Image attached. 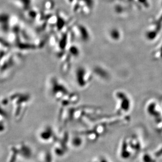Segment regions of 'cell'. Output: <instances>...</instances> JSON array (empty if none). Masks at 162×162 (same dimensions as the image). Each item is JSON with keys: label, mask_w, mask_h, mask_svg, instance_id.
Instances as JSON below:
<instances>
[{"label": "cell", "mask_w": 162, "mask_h": 162, "mask_svg": "<svg viewBox=\"0 0 162 162\" xmlns=\"http://www.w3.org/2000/svg\"><path fill=\"white\" fill-rule=\"evenodd\" d=\"M33 157V151L31 146L22 142L10 146L7 162H25L31 160Z\"/></svg>", "instance_id": "6da1fadb"}, {"label": "cell", "mask_w": 162, "mask_h": 162, "mask_svg": "<svg viewBox=\"0 0 162 162\" xmlns=\"http://www.w3.org/2000/svg\"><path fill=\"white\" fill-rule=\"evenodd\" d=\"M36 162H53V154L47 149H42L37 155Z\"/></svg>", "instance_id": "277c9868"}, {"label": "cell", "mask_w": 162, "mask_h": 162, "mask_svg": "<svg viewBox=\"0 0 162 162\" xmlns=\"http://www.w3.org/2000/svg\"><path fill=\"white\" fill-rule=\"evenodd\" d=\"M55 132L51 127H44L38 134V139L41 143L45 144H53L57 139Z\"/></svg>", "instance_id": "3957f363"}, {"label": "cell", "mask_w": 162, "mask_h": 162, "mask_svg": "<svg viewBox=\"0 0 162 162\" xmlns=\"http://www.w3.org/2000/svg\"><path fill=\"white\" fill-rule=\"evenodd\" d=\"M91 162H108V161L103 157L100 156L94 158Z\"/></svg>", "instance_id": "8992f818"}, {"label": "cell", "mask_w": 162, "mask_h": 162, "mask_svg": "<svg viewBox=\"0 0 162 162\" xmlns=\"http://www.w3.org/2000/svg\"><path fill=\"white\" fill-rule=\"evenodd\" d=\"M71 142H70L71 144L73 147L74 148H79L82 145L83 143V140L81 137H80V136H77L74 137L73 139H71Z\"/></svg>", "instance_id": "5b68a950"}, {"label": "cell", "mask_w": 162, "mask_h": 162, "mask_svg": "<svg viewBox=\"0 0 162 162\" xmlns=\"http://www.w3.org/2000/svg\"><path fill=\"white\" fill-rule=\"evenodd\" d=\"M70 145V139L68 134H63L60 137H58L55 142L53 143V153L56 157H63L67 154Z\"/></svg>", "instance_id": "7a4b0ae2"}]
</instances>
